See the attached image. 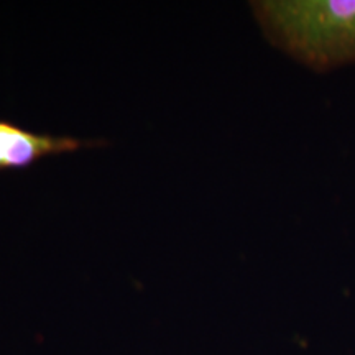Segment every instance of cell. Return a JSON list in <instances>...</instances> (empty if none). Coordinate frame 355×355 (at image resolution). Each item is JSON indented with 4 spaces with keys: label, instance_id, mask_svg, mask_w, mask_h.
Listing matches in <instances>:
<instances>
[{
    "label": "cell",
    "instance_id": "1",
    "mask_svg": "<svg viewBox=\"0 0 355 355\" xmlns=\"http://www.w3.org/2000/svg\"><path fill=\"white\" fill-rule=\"evenodd\" d=\"M273 46L316 73L355 64V0L252 2Z\"/></svg>",
    "mask_w": 355,
    "mask_h": 355
},
{
    "label": "cell",
    "instance_id": "2",
    "mask_svg": "<svg viewBox=\"0 0 355 355\" xmlns=\"http://www.w3.org/2000/svg\"><path fill=\"white\" fill-rule=\"evenodd\" d=\"M101 145V141L37 133L13 122L0 121V171L25 170L44 157L73 153L81 148Z\"/></svg>",
    "mask_w": 355,
    "mask_h": 355
}]
</instances>
